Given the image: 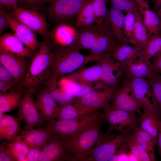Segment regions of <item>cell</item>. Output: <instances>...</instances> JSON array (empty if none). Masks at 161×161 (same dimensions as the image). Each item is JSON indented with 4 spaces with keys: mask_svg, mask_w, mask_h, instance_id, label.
I'll use <instances>...</instances> for the list:
<instances>
[{
    "mask_svg": "<svg viewBox=\"0 0 161 161\" xmlns=\"http://www.w3.org/2000/svg\"><path fill=\"white\" fill-rule=\"evenodd\" d=\"M31 61L25 78L19 90H27L36 94L40 87L49 80L51 64L54 52L51 43L46 37Z\"/></svg>",
    "mask_w": 161,
    "mask_h": 161,
    "instance_id": "obj_1",
    "label": "cell"
},
{
    "mask_svg": "<svg viewBox=\"0 0 161 161\" xmlns=\"http://www.w3.org/2000/svg\"><path fill=\"white\" fill-rule=\"evenodd\" d=\"M54 55L51 64V74L48 82H55L61 78L75 72L87 63L86 55L74 42L67 47L52 48Z\"/></svg>",
    "mask_w": 161,
    "mask_h": 161,
    "instance_id": "obj_2",
    "label": "cell"
},
{
    "mask_svg": "<svg viewBox=\"0 0 161 161\" xmlns=\"http://www.w3.org/2000/svg\"><path fill=\"white\" fill-rule=\"evenodd\" d=\"M89 0H49L40 11L53 26L74 24L75 18Z\"/></svg>",
    "mask_w": 161,
    "mask_h": 161,
    "instance_id": "obj_3",
    "label": "cell"
},
{
    "mask_svg": "<svg viewBox=\"0 0 161 161\" xmlns=\"http://www.w3.org/2000/svg\"><path fill=\"white\" fill-rule=\"evenodd\" d=\"M105 119L104 113L96 112L80 118L69 120L55 119L45 124V128L58 136L66 142L81 133L96 122Z\"/></svg>",
    "mask_w": 161,
    "mask_h": 161,
    "instance_id": "obj_4",
    "label": "cell"
},
{
    "mask_svg": "<svg viewBox=\"0 0 161 161\" xmlns=\"http://www.w3.org/2000/svg\"><path fill=\"white\" fill-rule=\"evenodd\" d=\"M131 135L130 133H100L87 161H109L122 146L128 143Z\"/></svg>",
    "mask_w": 161,
    "mask_h": 161,
    "instance_id": "obj_5",
    "label": "cell"
},
{
    "mask_svg": "<svg viewBox=\"0 0 161 161\" xmlns=\"http://www.w3.org/2000/svg\"><path fill=\"white\" fill-rule=\"evenodd\" d=\"M98 121L66 143L69 150L77 161H87L100 134L103 123Z\"/></svg>",
    "mask_w": 161,
    "mask_h": 161,
    "instance_id": "obj_6",
    "label": "cell"
},
{
    "mask_svg": "<svg viewBox=\"0 0 161 161\" xmlns=\"http://www.w3.org/2000/svg\"><path fill=\"white\" fill-rule=\"evenodd\" d=\"M102 109L105 114V120L109 125L107 133L116 130L122 133H129L139 126V118L136 115V113L114 109L109 104Z\"/></svg>",
    "mask_w": 161,
    "mask_h": 161,
    "instance_id": "obj_7",
    "label": "cell"
},
{
    "mask_svg": "<svg viewBox=\"0 0 161 161\" xmlns=\"http://www.w3.org/2000/svg\"><path fill=\"white\" fill-rule=\"evenodd\" d=\"M64 161L77 160L69 150L66 143L57 134L52 132L41 151L40 161Z\"/></svg>",
    "mask_w": 161,
    "mask_h": 161,
    "instance_id": "obj_8",
    "label": "cell"
},
{
    "mask_svg": "<svg viewBox=\"0 0 161 161\" xmlns=\"http://www.w3.org/2000/svg\"><path fill=\"white\" fill-rule=\"evenodd\" d=\"M8 12L13 18L42 35L43 38L47 36L50 31L46 18L37 11L18 7Z\"/></svg>",
    "mask_w": 161,
    "mask_h": 161,
    "instance_id": "obj_9",
    "label": "cell"
},
{
    "mask_svg": "<svg viewBox=\"0 0 161 161\" xmlns=\"http://www.w3.org/2000/svg\"><path fill=\"white\" fill-rule=\"evenodd\" d=\"M33 94L29 91L25 90L18 107V119L24 122V130L34 129L46 123L40 116Z\"/></svg>",
    "mask_w": 161,
    "mask_h": 161,
    "instance_id": "obj_10",
    "label": "cell"
},
{
    "mask_svg": "<svg viewBox=\"0 0 161 161\" xmlns=\"http://www.w3.org/2000/svg\"><path fill=\"white\" fill-rule=\"evenodd\" d=\"M89 62L97 61L101 65V73L100 80L104 84L116 88L118 84L119 77L114 74V71L122 74L123 72L120 67V63L116 61L111 55L101 54H90L87 55Z\"/></svg>",
    "mask_w": 161,
    "mask_h": 161,
    "instance_id": "obj_11",
    "label": "cell"
},
{
    "mask_svg": "<svg viewBox=\"0 0 161 161\" xmlns=\"http://www.w3.org/2000/svg\"><path fill=\"white\" fill-rule=\"evenodd\" d=\"M116 91L115 88L106 85L102 90L94 89L83 97L76 98L73 103L82 107L102 109L109 104Z\"/></svg>",
    "mask_w": 161,
    "mask_h": 161,
    "instance_id": "obj_12",
    "label": "cell"
},
{
    "mask_svg": "<svg viewBox=\"0 0 161 161\" xmlns=\"http://www.w3.org/2000/svg\"><path fill=\"white\" fill-rule=\"evenodd\" d=\"M78 33V28L74 24H60L53 26L46 37L52 48L67 47L74 43Z\"/></svg>",
    "mask_w": 161,
    "mask_h": 161,
    "instance_id": "obj_13",
    "label": "cell"
},
{
    "mask_svg": "<svg viewBox=\"0 0 161 161\" xmlns=\"http://www.w3.org/2000/svg\"><path fill=\"white\" fill-rule=\"evenodd\" d=\"M28 59L0 52V63L12 75L19 88L25 78L30 63Z\"/></svg>",
    "mask_w": 161,
    "mask_h": 161,
    "instance_id": "obj_14",
    "label": "cell"
},
{
    "mask_svg": "<svg viewBox=\"0 0 161 161\" xmlns=\"http://www.w3.org/2000/svg\"><path fill=\"white\" fill-rule=\"evenodd\" d=\"M7 18L10 28L13 34L35 54L41 44V42L37 38L36 32L13 18L8 12H7Z\"/></svg>",
    "mask_w": 161,
    "mask_h": 161,
    "instance_id": "obj_15",
    "label": "cell"
},
{
    "mask_svg": "<svg viewBox=\"0 0 161 161\" xmlns=\"http://www.w3.org/2000/svg\"><path fill=\"white\" fill-rule=\"evenodd\" d=\"M110 106L130 112L141 114V107L132 95L128 81L124 82L117 90Z\"/></svg>",
    "mask_w": 161,
    "mask_h": 161,
    "instance_id": "obj_16",
    "label": "cell"
},
{
    "mask_svg": "<svg viewBox=\"0 0 161 161\" xmlns=\"http://www.w3.org/2000/svg\"><path fill=\"white\" fill-rule=\"evenodd\" d=\"M125 16L123 11L112 7L109 9L103 25L106 30L119 43L127 44L128 42L123 32Z\"/></svg>",
    "mask_w": 161,
    "mask_h": 161,
    "instance_id": "obj_17",
    "label": "cell"
},
{
    "mask_svg": "<svg viewBox=\"0 0 161 161\" xmlns=\"http://www.w3.org/2000/svg\"><path fill=\"white\" fill-rule=\"evenodd\" d=\"M36 94V105L41 118L47 122L55 119L58 108L56 101L44 86Z\"/></svg>",
    "mask_w": 161,
    "mask_h": 161,
    "instance_id": "obj_18",
    "label": "cell"
},
{
    "mask_svg": "<svg viewBox=\"0 0 161 161\" xmlns=\"http://www.w3.org/2000/svg\"><path fill=\"white\" fill-rule=\"evenodd\" d=\"M14 34L5 33L0 38V52L18 57L32 58L34 54Z\"/></svg>",
    "mask_w": 161,
    "mask_h": 161,
    "instance_id": "obj_19",
    "label": "cell"
},
{
    "mask_svg": "<svg viewBox=\"0 0 161 161\" xmlns=\"http://www.w3.org/2000/svg\"><path fill=\"white\" fill-rule=\"evenodd\" d=\"M51 132L45 128L38 129L34 128L23 131L17 135L14 140L24 143L29 148L38 147L42 150L47 143Z\"/></svg>",
    "mask_w": 161,
    "mask_h": 161,
    "instance_id": "obj_20",
    "label": "cell"
},
{
    "mask_svg": "<svg viewBox=\"0 0 161 161\" xmlns=\"http://www.w3.org/2000/svg\"><path fill=\"white\" fill-rule=\"evenodd\" d=\"M128 81L133 96L140 105L141 109L151 106L149 97L155 98L153 94L149 91V84L146 78H131Z\"/></svg>",
    "mask_w": 161,
    "mask_h": 161,
    "instance_id": "obj_21",
    "label": "cell"
},
{
    "mask_svg": "<svg viewBox=\"0 0 161 161\" xmlns=\"http://www.w3.org/2000/svg\"><path fill=\"white\" fill-rule=\"evenodd\" d=\"M101 73V65L98 62L94 65L80 69L61 78L81 84L90 85L92 83L100 80Z\"/></svg>",
    "mask_w": 161,
    "mask_h": 161,
    "instance_id": "obj_22",
    "label": "cell"
},
{
    "mask_svg": "<svg viewBox=\"0 0 161 161\" xmlns=\"http://www.w3.org/2000/svg\"><path fill=\"white\" fill-rule=\"evenodd\" d=\"M78 28V35L75 42L80 50L84 49L89 51L93 47L104 27L103 25L95 24L92 27Z\"/></svg>",
    "mask_w": 161,
    "mask_h": 161,
    "instance_id": "obj_23",
    "label": "cell"
},
{
    "mask_svg": "<svg viewBox=\"0 0 161 161\" xmlns=\"http://www.w3.org/2000/svg\"><path fill=\"white\" fill-rule=\"evenodd\" d=\"M120 44L104 27L93 47L89 51L91 54L112 55L115 49Z\"/></svg>",
    "mask_w": 161,
    "mask_h": 161,
    "instance_id": "obj_24",
    "label": "cell"
},
{
    "mask_svg": "<svg viewBox=\"0 0 161 161\" xmlns=\"http://www.w3.org/2000/svg\"><path fill=\"white\" fill-rule=\"evenodd\" d=\"M139 117L140 127L149 134L157 144L158 123L161 119V111L148 110L143 111Z\"/></svg>",
    "mask_w": 161,
    "mask_h": 161,
    "instance_id": "obj_25",
    "label": "cell"
},
{
    "mask_svg": "<svg viewBox=\"0 0 161 161\" xmlns=\"http://www.w3.org/2000/svg\"><path fill=\"white\" fill-rule=\"evenodd\" d=\"M98 110L94 108L80 107L74 103L64 106H58L55 119L69 120L79 119L92 114Z\"/></svg>",
    "mask_w": 161,
    "mask_h": 161,
    "instance_id": "obj_26",
    "label": "cell"
},
{
    "mask_svg": "<svg viewBox=\"0 0 161 161\" xmlns=\"http://www.w3.org/2000/svg\"><path fill=\"white\" fill-rule=\"evenodd\" d=\"M134 61L121 62L120 67L122 72L129 78H148L153 72L148 64L141 58L136 63H134Z\"/></svg>",
    "mask_w": 161,
    "mask_h": 161,
    "instance_id": "obj_27",
    "label": "cell"
},
{
    "mask_svg": "<svg viewBox=\"0 0 161 161\" xmlns=\"http://www.w3.org/2000/svg\"><path fill=\"white\" fill-rule=\"evenodd\" d=\"M144 48L139 46L120 44L115 49L111 56L114 60L120 62L134 61L142 57Z\"/></svg>",
    "mask_w": 161,
    "mask_h": 161,
    "instance_id": "obj_28",
    "label": "cell"
},
{
    "mask_svg": "<svg viewBox=\"0 0 161 161\" xmlns=\"http://www.w3.org/2000/svg\"><path fill=\"white\" fill-rule=\"evenodd\" d=\"M19 119L7 115L0 120V139L14 140L20 134L21 129Z\"/></svg>",
    "mask_w": 161,
    "mask_h": 161,
    "instance_id": "obj_29",
    "label": "cell"
},
{
    "mask_svg": "<svg viewBox=\"0 0 161 161\" xmlns=\"http://www.w3.org/2000/svg\"><path fill=\"white\" fill-rule=\"evenodd\" d=\"M44 86L59 106L73 104L75 97L71 93L62 88L55 82H48Z\"/></svg>",
    "mask_w": 161,
    "mask_h": 161,
    "instance_id": "obj_30",
    "label": "cell"
},
{
    "mask_svg": "<svg viewBox=\"0 0 161 161\" xmlns=\"http://www.w3.org/2000/svg\"><path fill=\"white\" fill-rule=\"evenodd\" d=\"M135 21L133 32V38L130 44L134 46L144 48L149 36L143 21L139 9L134 10Z\"/></svg>",
    "mask_w": 161,
    "mask_h": 161,
    "instance_id": "obj_31",
    "label": "cell"
},
{
    "mask_svg": "<svg viewBox=\"0 0 161 161\" xmlns=\"http://www.w3.org/2000/svg\"><path fill=\"white\" fill-rule=\"evenodd\" d=\"M24 91H11L0 94V112H6L18 107L23 96Z\"/></svg>",
    "mask_w": 161,
    "mask_h": 161,
    "instance_id": "obj_32",
    "label": "cell"
},
{
    "mask_svg": "<svg viewBox=\"0 0 161 161\" xmlns=\"http://www.w3.org/2000/svg\"><path fill=\"white\" fill-rule=\"evenodd\" d=\"M132 135L135 137L138 144L156 160L155 154L156 145L151 135L139 126L133 130Z\"/></svg>",
    "mask_w": 161,
    "mask_h": 161,
    "instance_id": "obj_33",
    "label": "cell"
},
{
    "mask_svg": "<svg viewBox=\"0 0 161 161\" xmlns=\"http://www.w3.org/2000/svg\"><path fill=\"white\" fill-rule=\"evenodd\" d=\"M57 82L62 88L71 93L76 98L83 97L95 89L90 85L81 84L62 78Z\"/></svg>",
    "mask_w": 161,
    "mask_h": 161,
    "instance_id": "obj_34",
    "label": "cell"
},
{
    "mask_svg": "<svg viewBox=\"0 0 161 161\" xmlns=\"http://www.w3.org/2000/svg\"><path fill=\"white\" fill-rule=\"evenodd\" d=\"M92 2L93 0H89L76 17L74 25L77 28L90 27L95 24Z\"/></svg>",
    "mask_w": 161,
    "mask_h": 161,
    "instance_id": "obj_35",
    "label": "cell"
},
{
    "mask_svg": "<svg viewBox=\"0 0 161 161\" xmlns=\"http://www.w3.org/2000/svg\"><path fill=\"white\" fill-rule=\"evenodd\" d=\"M143 21L149 36L159 34L161 29V19L158 14L147 9L144 11Z\"/></svg>",
    "mask_w": 161,
    "mask_h": 161,
    "instance_id": "obj_36",
    "label": "cell"
},
{
    "mask_svg": "<svg viewBox=\"0 0 161 161\" xmlns=\"http://www.w3.org/2000/svg\"><path fill=\"white\" fill-rule=\"evenodd\" d=\"M161 51V35L149 36L141 58L147 64L149 61Z\"/></svg>",
    "mask_w": 161,
    "mask_h": 161,
    "instance_id": "obj_37",
    "label": "cell"
},
{
    "mask_svg": "<svg viewBox=\"0 0 161 161\" xmlns=\"http://www.w3.org/2000/svg\"><path fill=\"white\" fill-rule=\"evenodd\" d=\"M10 143H6L7 148L16 161H24L29 148L24 143L16 140H12Z\"/></svg>",
    "mask_w": 161,
    "mask_h": 161,
    "instance_id": "obj_38",
    "label": "cell"
},
{
    "mask_svg": "<svg viewBox=\"0 0 161 161\" xmlns=\"http://www.w3.org/2000/svg\"><path fill=\"white\" fill-rule=\"evenodd\" d=\"M108 0H93L92 5L95 24L103 25L108 14L106 4Z\"/></svg>",
    "mask_w": 161,
    "mask_h": 161,
    "instance_id": "obj_39",
    "label": "cell"
},
{
    "mask_svg": "<svg viewBox=\"0 0 161 161\" xmlns=\"http://www.w3.org/2000/svg\"><path fill=\"white\" fill-rule=\"evenodd\" d=\"M152 90L153 94L161 110V75L153 72L147 79Z\"/></svg>",
    "mask_w": 161,
    "mask_h": 161,
    "instance_id": "obj_40",
    "label": "cell"
},
{
    "mask_svg": "<svg viewBox=\"0 0 161 161\" xmlns=\"http://www.w3.org/2000/svg\"><path fill=\"white\" fill-rule=\"evenodd\" d=\"M135 21L134 12L126 13L123 21V32L128 43H131L133 39Z\"/></svg>",
    "mask_w": 161,
    "mask_h": 161,
    "instance_id": "obj_41",
    "label": "cell"
},
{
    "mask_svg": "<svg viewBox=\"0 0 161 161\" xmlns=\"http://www.w3.org/2000/svg\"><path fill=\"white\" fill-rule=\"evenodd\" d=\"M112 7L127 13L133 12L139 9L137 4L134 0H109Z\"/></svg>",
    "mask_w": 161,
    "mask_h": 161,
    "instance_id": "obj_42",
    "label": "cell"
},
{
    "mask_svg": "<svg viewBox=\"0 0 161 161\" xmlns=\"http://www.w3.org/2000/svg\"><path fill=\"white\" fill-rule=\"evenodd\" d=\"M49 0H18V8L41 11Z\"/></svg>",
    "mask_w": 161,
    "mask_h": 161,
    "instance_id": "obj_43",
    "label": "cell"
},
{
    "mask_svg": "<svg viewBox=\"0 0 161 161\" xmlns=\"http://www.w3.org/2000/svg\"><path fill=\"white\" fill-rule=\"evenodd\" d=\"M148 65L153 72L161 75V51L150 59Z\"/></svg>",
    "mask_w": 161,
    "mask_h": 161,
    "instance_id": "obj_44",
    "label": "cell"
},
{
    "mask_svg": "<svg viewBox=\"0 0 161 161\" xmlns=\"http://www.w3.org/2000/svg\"><path fill=\"white\" fill-rule=\"evenodd\" d=\"M128 143L122 146L110 159L109 161H128Z\"/></svg>",
    "mask_w": 161,
    "mask_h": 161,
    "instance_id": "obj_45",
    "label": "cell"
},
{
    "mask_svg": "<svg viewBox=\"0 0 161 161\" xmlns=\"http://www.w3.org/2000/svg\"><path fill=\"white\" fill-rule=\"evenodd\" d=\"M41 151V149L38 147L30 148L27 157L24 161H40Z\"/></svg>",
    "mask_w": 161,
    "mask_h": 161,
    "instance_id": "obj_46",
    "label": "cell"
},
{
    "mask_svg": "<svg viewBox=\"0 0 161 161\" xmlns=\"http://www.w3.org/2000/svg\"><path fill=\"white\" fill-rule=\"evenodd\" d=\"M128 146L129 149L137 158L138 161H142L138 144L132 134L128 142Z\"/></svg>",
    "mask_w": 161,
    "mask_h": 161,
    "instance_id": "obj_47",
    "label": "cell"
},
{
    "mask_svg": "<svg viewBox=\"0 0 161 161\" xmlns=\"http://www.w3.org/2000/svg\"><path fill=\"white\" fill-rule=\"evenodd\" d=\"M18 0H0V10L7 12L18 8Z\"/></svg>",
    "mask_w": 161,
    "mask_h": 161,
    "instance_id": "obj_48",
    "label": "cell"
},
{
    "mask_svg": "<svg viewBox=\"0 0 161 161\" xmlns=\"http://www.w3.org/2000/svg\"><path fill=\"white\" fill-rule=\"evenodd\" d=\"M6 143L3 142L0 147V161H14L16 160L13 157L7 150Z\"/></svg>",
    "mask_w": 161,
    "mask_h": 161,
    "instance_id": "obj_49",
    "label": "cell"
},
{
    "mask_svg": "<svg viewBox=\"0 0 161 161\" xmlns=\"http://www.w3.org/2000/svg\"><path fill=\"white\" fill-rule=\"evenodd\" d=\"M0 80L14 83L16 86L15 81L10 73L0 63Z\"/></svg>",
    "mask_w": 161,
    "mask_h": 161,
    "instance_id": "obj_50",
    "label": "cell"
},
{
    "mask_svg": "<svg viewBox=\"0 0 161 161\" xmlns=\"http://www.w3.org/2000/svg\"><path fill=\"white\" fill-rule=\"evenodd\" d=\"M7 12L0 10V34L1 35L6 29L10 28V25L7 18Z\"/></svg>",
    "mask_w": 161,
    "mask_h": 161,
    "instance_id": "obj_51",
    "label": "cell"
},
{
    "mask_svg": "<svg viewBox=\"0 0 161 161\" xmlns=\"http://www.w3.org/2000/svg\"><path fill=\"white\" fill-rule=\"evenodd\" d=\"M14 86L16 85L14 83L0 80V94L7 92Z\"/></svg>",
    "mask_w": 161,
    "mask_h": 161,
    "instance_id": "obj_52",
    "label": "cell"
},
{
    "mask_svg": "<svg viewBox=\"0 0 161 161\" xmlns=\"http://www.w3.org/2000/svg\"><path fill=\"white\" fill-rule=\"evenodd\" d=\"M137 4L139 7V10L142 15L145 10L149 9L148 1L144 0H134Z\"/></svg>",
    "mask_w": 161,
    "mask_h": 161,
    "instance_id": "obj_53",
    "label": "cell"
},
{
    "mask_svg": "<svg viewBox=\"0 0 161 161\" xmlns=\"http://www.w3.org/2000/svg\"><path fill=\"white\" fill-rule=\"evenodd\" d=\"M158 151L161 158V119L158 123V132L157 137V144Z\"/></svg>",
    "mask_w": 161,
    "mask_h": 161,
    "instance_id": "obj_54",
    "label": "cell"
},
{
    "mask_svg": "<svg viewBox=\"0 0 161 161\" xmlns=\"http://www.w3.org/2000/svg\"><path fill=\"white\" fill-rule=\"evenodd\" d=\"M161 9V0H155L154 9L157 11Z\"/></svg>",
    "mask_w": 161,
    "mask_h": 161,
    "instance_id": "obj_55",
    "label": "cell"
},
{
    "mask_svg": "<svg viewBox=\"0 0 161 161\" xmlns=\"http://www.w3.org/2000/svg\"><path fill=\"white\" fill-rule=\"evenodd\" d=\"M128 161H138L137 158L135 156L131 151H129L128 152Z\"/></svg>",
    "mask_w": 161,
    "mask_h": 161,
    "instance_id": "obj_56",
    "label": "cell"
},
{
    "mask_svg": "<svg viewBox=\"0 0 161 161\" xmlns=\"http://www.w3.org/2000/svg\"><path fill=\"white\" fill-rule=\"evenodd\" d=\"M7 115L5 112H0V120Z\"/></svg>",
    "mask_w": 161,
    "mask_h": 161,
    "instance_id": "obj_57",
    "label": "cell"
},
{
    "mask_svg": "<svg viewBox=\"0 0 161 161\" xmlns=\"http://www.w3.org/2000/svg\"><path fill=\"white\" fill-rule=\"evenodd\" d=\"M156 13L158 14L161 19V9L157 11Z\"/></svg>",
    "mask_w": 161,
    "mask_h": 161,
    "instance_id": "obj_58",
    "label": "cell"
},
{
    "mask_svg": "<svg viewBox=\"0 0 161 161\" xmlns=\"http://www.w3.org/2000/svg\"><path fill=\"white\" fill-rule=\"evenodd\" d=\"M160 31H161V30H160Z\"/></svg>",
    "mask_w": 161,
    "mask_h": 161,
    "instance_id": "obj_59",
    "label": "cell"
}]
</instances>
